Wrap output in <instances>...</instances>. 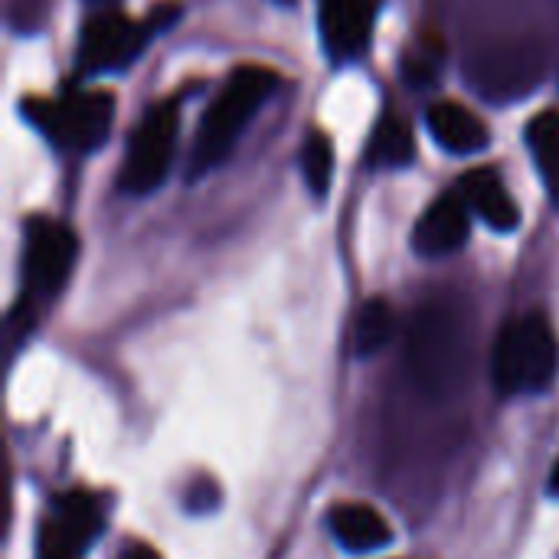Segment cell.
Returning <instances> with one entry per match:
<instances>
[{
    "label": "cell",
    "mask_w": 559,
    "mask_h": 559,
    "mask_svg": "<svg viewBox=\"0 0 559 559\" xmlns=\"http://www.w3.org/2000/svg\"><path fill=\"white\" fill-rule=\"evenodd\" d=\"M177 147V105L164 102L147 108L141 124L131 134L128 157L121 164L118 183L124 193H151L164 183Z\"/></svg>",
    "instance_id": "8992f818"
},
{
    "label": "cell",
    "mask_w": 559,
    "mask_h": 559,
    "mask_svg": "<svg viewBox=\"0 0 559 559\" xmlns=\"http://www.w3.org/2000/svg\"><path fill=\"white\" fill-rule=\"evenodd\" d=\"M559 367V344L544 314H521L504 324L495 347V383L504 396L544 393Z\"/></svg>",
    "instance_id": "7a4b0ae2"
},
{
    "label": "cell",
    "mask_w": 559,
    "mask_h": 559,
    "mask_svg": "<svg viewBox=\"0 0 559 559\" xmlns=\"http://www.w3.org/2000/svg\"><path fill=\"white\" fill-rule=\"evenodd\" d=\"M465 364V321L449 305L423 308L409 334V367L429 390H445Z\"/></svg>",
    "instance_id": "277c9868"
},
{
    "label": "cell",
    "mask_w": 559,
    "mask_h": 559,
    "mask_svg": "<svg viewBox=\"0 0 559 559\" xmlns=\"http://www.w3.org/2000/svg\"><path fill=\"white\" fill-rule=\"evenodd\" d=\"M301 174L311 193L324 197L334 177V147L321 131H311L305 147H301Z\"/></svg>",
    "instance_id": "e0dca14e"
},
{
    "label": "cell",
    "mask_w": 559,
    "mask_h": 559,
    "mask_svg": "<svg viewBox=\"0 0 559 559\" xmlns=\"http://www.w3.org/2000/svg\"><path fill=\"white\" fill-rule=\"evenodd\" d=\"M550 495H557L559 498V462L554 465V475H550Z\"/></svg>",
    "instance_id": "ffe728a7"
},
{
    "label": "cell",
    "mask_w": 559,
    "mask_h": 559,
    "mask_svg": "<svg viewBox=\"0 0 559 559\" xmlns=\"http://www.w3.org/2000/svg\"><path fill=\"white\" fill-rule=\"evenodd\" d=\"M439 46L436 49H419V52H409V59H406V75H409V82L413 85H429L432 82V75H436V69H439Z\"/></svg>",
    "instance_id": "ac0fdd59"
},
{
    "label": "cell",
    "mask_w": 559,
    "mask_h": 559,
    "mask_svg": "<svg viewBox=\"0 0 559 559\" xmlns=\"http://www.w3.org/2000/svg\"><path fill=\"white\" fill-rule=\"evenodd\" d=\"M377 7L380 0H318L321 36L334 59H350L367 46Z\"/></svg>",
    "instance_id": "30bf717a"
},
{
    "label": "cell",
    "mask_w": 559,
    "mask_h": 559,
    "mask_svg": "<svg viewBox=\"0 0 559 559\" xmlns=\"http://www.w3.org/2000/svg\"><path fill=\"white\" fill-rule=\"evenodd\" d=\"M275 85H278V75L265 66H239L226 79V85L219 88V95L213 98V105L206 108L200 121L193 154H190V177H200L229 157L246 124L272 98Z\"/></svg>",
    "instance_id": "6da1fadb"
},
{
    "label": "cell",
    "mask_w": 559,
    "mask_h": 559,
    "mask_svg": "<svg viewBox=\"0 0 559 559\" xmlns=\"http://www.w3.org/2000/svg\"><path fill=\"white\" fill-rule=\"evenodd\" d=\"M426 124H429L436 144L452 151V154L468 157V154H478L488 147L485 121L459 102H436L426 115Z\"/></svg>",
    "instance_id": "7c38bea8"
},
{
    "label": "cell",
    "mask_w": 559,
    "mask_h": 559,
    "mask_svg": "<svg viewBox=\"0 0 559 559\" xmlns=\"http://www.w3.org/2000/svg\"><path fill=\"white\" fill-rule=\"evenodd\" d=\"M413 154H416V141L409 124L400 115H386L370 138V151H367L370 164L380 170H393V167H406Z\"/></svg>",
    "instance_id": "9a60e30c"
},
{
    "label": "cell",
    "mask_w": 559,
    "mask_h": 559,
    "mask_svg": "<svg viewBox=\"0 0 559 559\" xmlns=\"http://www.w3.org/2000/svg\"><path fill=\"white\" fill-rule=\"evenodd\" d=\"M23 115L62 151L88 154L105 144L115 98L108 92H69L52 102H23Z\"/></svg>",
    "instance_id": "3957f363"
},
{
    "label": "cell",
    "mask_w": 559,
    "mask_h": 559,
    "mask_svg": "<svg viewBox=\"0 0 559 559\" xmlns=\"http://www.w3.org/2000/svg\"><path fill=\"white\" fill-rule=\"evenodd\" d=\"M468 229H472V206L465 203L462 190L442 193L416 223L413 249L426 259L452 255L468 242Z\"/></svg>",
    "instance_id": "9c48e42d"
},
{
    "label": "cell",
    "mask_w": 559,
    "mask_h": 559,
    "mask_svg": "<svg viewBox=\"0 0 559 559\" xmlns=\"http://www.w3.org/2000/svg\"><path fill=\"white\" fill-rule=\"evenodd\" d=\"M177 10H157L147 20H131L124 13L105 10L85 20L82 39H79V66L85 72H118L128 69L141 49L147 46V39L164 26L167 16H174Z\"/></svg>",
    "instance_id": "5b68a950"
},
{
    "label": "cell",
    "mask_w": 559,
    "mask_h": 559,
    "mask_svg": "<svg viewBox=\"0 0 559 559\" xmlns=\"http://www.w3.org/2000/svg\"><path fill=\"white\" fill-rule=\"evenodd\" d=\"M118 559H160V557H157L151 547H144V544H134V547H128V550H124V554H121Z\"/></svg>",
    "instance_id": "d6986e66"
},
{
    "label": "cell",
    "mask_w": 559,
    "mask_h": 559,
    "mask_svg": "<svg viewBox=\"0 0 559 559\" xmlns=\"http://www.w3.org/2000/svg\"><path fill=\"white\" fill-rule=\"evenodd\" d=\"M527 144L534 151L537 170L547 183V193L559 206V111H544L531 121Z\"/></svg>",
    "instance_id": "2e32d148"
},
{
    "label": "cell",
    "mask_w": 559,
    "mask_h": 559,
    "mask_svg": "<svg viewBox=\"0 0 559 559\" xmlns=\"http://www.w3.org/2000/svg\"><path fill=\"white\" fill-rule=\"evenodd\" d=\"M79 255L75 233L46 216H33L26 223V292L29 298H56L66 285Z\"/></svg>",
    "instance_id": "52a82bcc"
},
{
    "label": "cell",
    "mask_w": 559,
    "mask_h": 559,
    "mask_svg": "<svg viewBox=\"0 0 559 559\" xmlns=\"http://www.w3.org/2000/svg\"><path fill=\"white\" fill-rule=\"evenodd\" d=\"M393 328H396V318H393V308L383 301V298H370L360 305L357 318H354V331H350V347L357 357H373L380 354L390 337H393Z\"/></svg>",
    "instance_id": "5bb4252c"
},
{
    "label": "cell",
    "mask_w": 559,
    "mask_h": 559,
    "mask_svg": "<svg viewBox=\"0 0 559 559\" xmlns=\"http://www.w3.org/2000/svg\"><path fill=\"white\" fill-rule=\"evenodd\" d=\"M102 531V508L85 491L56 498L49 521L39 534V559H79Z\"/></svg>",
    "instance_id": "ba28073f"
},
{
    "label": "cell",
    "mask_w": 559,
    "mask_h": 559,
    "mask_svg": "<svg viewBox=\"0 0 559 559\" xmlns=\"http://www.w3.org/2000/svg\"><path fill=\"white\" fill-rule=\"evenodd\" d=\"M462 197L472 206L475 216H481L491 229L498 233H514L521 226V210L511 197V190L504 187V180L491 170V167H478L468 170L462 177Z\"/></svg>",
    "instance_id": "8fae6325"
},
{
    "label": "cell",
    "mask_w": 559,
    "mask_h": 559,
    "mask_svg": "<svg viewBox=\"0 0 559 559\" xmlns=\"http://www.w3.org/2000/svg\"><path fill=\"white\" fill-rule=\"evenodd\" d=\"M331 534L350 554H373L393 540L390 524L370 504H337L331 511Z\"/></svg>",
    "instance_id": "4fadbf2b"
}]
</instances>
